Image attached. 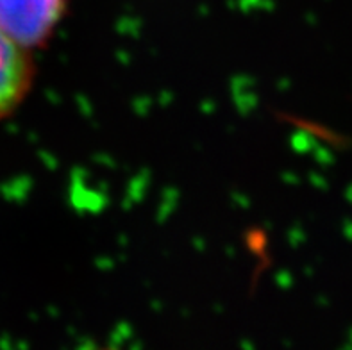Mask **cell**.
Masks as SVG:
<instances>
[{
    "mask_svg": "<svg viewBox=\"0 0 352 350\" xmlns=\"http://www.w3.org/2000/svg\"><path fill=\"white\" fill-rule=\"evenodd\" d=\"M65 11V0H0V31L31 50L52 34Z\"/></svg>",
    "mask_w": 352,
    "mask_h": 350,
    "instance_id": "6da1fadb",
    "label": "cell"
},
{
    "mask_svg": "<svg viewBox=\"0 0 352 350\" xmlns=\"http://www.w3.org/2000/svg\"><path fill=\"white\" fill-rule=\"evenodd\" d=\"M31 79L32 63L29 50L22 49L0 31V120L22 102Z\"/></svg>",
    "mask_w": 352,
    "mask_h": 350,
    "instance_id": "7a4b0ae2",
    "label": "cell"
}]
</instances>
